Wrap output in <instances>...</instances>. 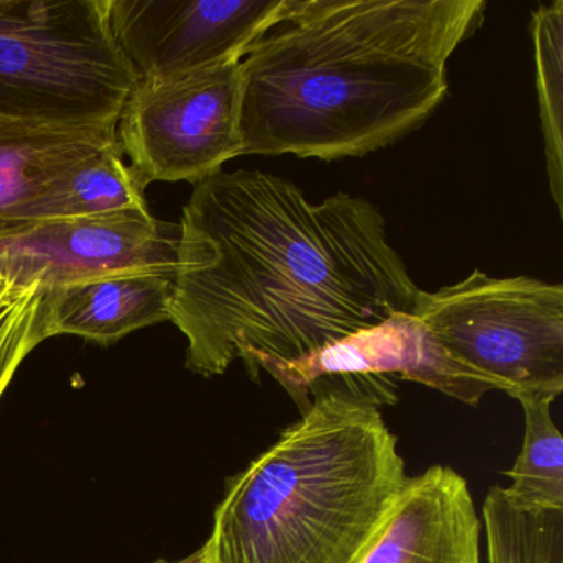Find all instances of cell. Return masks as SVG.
<instances>
[{
    "instance_id": "6da1fadb",
    "label": "cell",
    "mask_w": 563,
    "mask_h": 563,
    "mask_svg": "<svg viewBox=\"0 0 563 563\" xmlns=\"http://www.w3.org/2000/svg\"><path fill=\"white\" fill-rule=\"evenodd\" d=\"M418 292L374 203L312 202L283 177L220 170L184 207L169 321L194 374L242 361L258 382L265 365L413 312Z\"/></svg>"
},
{
    "instance_id": "9c48e42d",
    "label": "cell",
    "mask_w": 563,
    "mask_h": 563,
    "mask_svg": "<svg viewBox=\"0 0 563 563\" xmlns=\"http://www.w3.org/2000/svg\"><path fill=\"white\" fill-rule=\"evenodd\" d=\"M262 372L291 395L301 413L308 410L309 390L316 385L377 390L390 387L387 375L427 385L473 407L487 391H504L499 382L448 354L413 312H395L380 324L332 342L314 354L268 364Z\"/></svg>"
},
{
    "instance_id": "8fae6325",
    "label": "cell",
    "mask_w": 563,
    "mask_h": 563,
    "mask_svg": "<svg viewBox=\"0 0 563 563\" xmlns=\"http://www.w3.org/2000/svg\"><path fill=\"white\" fill-rule=\"evenodd\" d=\"M173 289V276L130 273L41 291L45 334L114 344L131 332L169 321Z\"/></svg>"
},
{
    "instance_id": "ac0fdd59",
    "label": "cell",
    "mask_w": 563,
    "mask_h": 563,
    "mask_svg": "<svg viewBox=\"0 0 563 563\" xmlns=\"http://www.w3.org/2000/svg\"><path fill=\"white\" fill-rule=\"evenodd\" d=\"M156 563H207L206 553H203L202 547L196 552L190 553L186 559L176 560V562H169V560H157Z\"/></svg>"
},
{
    "instance_id": "e0dca14e",
    "label": "cell",
    "mask_w": 563,
    "mask_h": 563,
    "mask_svg": "<svg viewBox=\"0 0 563 563\" xmlns=\"http://www.w3.org/2000/svg\"><path fill=\"white\" fill-rule=\"evenodd\" d=\"M47 341L38 286L12 288L0 298V400L22 362Z\"/></svg>"
},
{
    "instance_id": "5b68a950",
    "label": "cell",
    "mask_w": 563,
    "mask_h": 563,
    "mask_svg": "<svg viewBox=\"0 0 563 563\" xmlns=\"http://www.w3.org/2000/svg\"><path fill=\"white\" fill-rule=\"evenodd\" d=\"M413 314L441 347L499 382L510 397L563 391V286L530 276L471 273L438 291L420 289Z\"/></svg>"
},
{
    "instance_id": "8992f818",
    "label": "cell",
    "mask_w": 563,
    "mask_h": 563,
    "mask_svg": "<svg viewBox=\"0 0 563 563\" xmlns=\"http://www.w3.org/2000/svg\"><path fill=\"white\" fill-rule=\"evenodd\" d=\"M242 68L199 71L164 84H141L118 123L121 151L144 187L196 184L243 156Z\"/></svg>"
},
{
    "instance_id": "d6986e66",
    "label": "cell",
    "mask_w": 563,
    "mask_h": 563,
    "mask_svg": "<svg viewBox=\"0 0 563 563\" xmlns=\"http://www.w3.org/2000/svg\"><path fill=\"white\" fill-rule=\"evenodd\" d=\"M12 288H14V286L9 285V283L0 276V298H4Z\"/></svg>"
},
{
    "instance_id": "2e32d148",
    "label": "cell",
    "mask_w": 563,
    "mask_h": 563,
    "mask_svg": "<svg viewBox=\"0 0 563 563\" xmlns=\"http://www.w3.org/2000/svg\"><path fill=\"white\" fill-rule=\"evenodd\" d=\"M483 520L487 563H563V509H520L493 486Z\"/></svg>"
},
{
    "instance_id": "52a82bcc",
    "label": "cell",
    "mask_w": 563,
    "mask_h": 563,
    "mask_svg": "<svg viewBox=\"0 0 563 563\" xmlns=\"http://www.w3.org/2000/svg\"><path fill=\"white\" fill-rule=\"evenodd\" d=\"M296 0H108V21L141 84L239 64Z\"/></svg>"
},
{
    "instance_id": "5bb4252c",
    "label": "cell",
    "mask_w": 563,
    "mask_h": 563,
    "mask_svg": "<svg viewBox=\"0 0 563 563\" xmlns=\"http://www.w3.org/2000/svg\"><path fill=\"white\" fill-rule=\"evenodd\" d=\"M526 418L522 450L507 476V500L526 510L563 509V438L545 395H517Z\"/></svg>"
},
{
    "instance_id": "9a60e30c",
    "label": "cell",
    "mask_w": 563,
    "mask_h": 563,
    "mask_svg": "<svg viewBox=\"0 0 563 563\" xmlns=\"http://www.w3.org/2000/svg\"><path fill=\"white\" fill-rule=\"evenodd\" d=\"M530 35L536 58V87L545 143L550 192L563 212V2L532 12Z\"/></svg>"
},
{
    "instance_id": "30bf717a",
    "label": "cell",
    "mask_w": 563,
    "mask_h": 563,
    "mask_svg": "<svg viewBox=\"0 0 563 563\" xmlns=\"http://www.w3.org/2000/svg\"><path fill=\"white\" fill-rule=\"evenodd\" d=\"M481 520L466 479L448 466L408 476L358 563H481Z\"/></svg>"
},
{
    "instance_id": "7c38bea8",
    "label": "cell",
    "mask_w": 563,
    "mask_h": 563,
    "mask_svg": "<svg viewBox=\"0 0 563 563\" xmlns=\"http://www.w3.org/2000/svg\"><path fill=\"white\" fill-rule=\"evenodd\" d=\"M120 143L118 126H52L0 120V239L52 184Z\"/></svg>"
},
{
    "instance_id": "3957f363",
    "label": "cell",
    "mask_w": 563,
    "mask_h": 563,
    "mask_svg": "<svg viewBox=\"0 0 563 563\" xmlns=\"http://www.w3.org/2000/svg\"><path fill=\"white\" fill-rule=\"evenodd\" d=\"M227 484L207 563H358L407 484L378 401L335 385Z\"/></svg>"
},
{
    "instance_id": "ba28073f",
    "label": "cell",
    "mask_w": 563,
    "mask_h": 563,
    "mask_svg": "<svg viewBox=\"0 0 563 563\" xmlns=\"http://www.w3.org/2000/svg\"><path fill=\"white\" fill-rule=\"evenodd\" d=\"M179 227L150 209L41 222L0 239V276L14 288L41 291L104 276L176 273Z\"/></svg>"
},
{
    "instance_id": "4fadbf2b",
    "label": "cell",
    "mask_w": 563,
    "mask_h": 563,
    "mask_svg": "<svg viewBox=\"0 0 563 563\" xmlns=\"http://www.w3.org/2000/svg\"><path fill=\"white\" fill-rule=\"evenodd\" d=\"M123 156L118 143L78 164L24 210L12 235L41 222L147 209L146 187Z\"/></svg>"
},
{
    "instance_id": "7a4b0ae2",
    "label": "cell",
    "mask_w": 563,
    "mask_h": 563,
    "mask_svg": "<svg viewBox=\"0 0 563 563\" xmlns=\"http://www.w3.org/2000/svg\"><path fill=\"white\" fill-rule=\"evenodd\" d=\"M484 0H296L240 62L243 156L339 161L391 146L448 93Z\"/></svg>"
},
{
    "instance_id": "277c9868",
    "label": "cell",
    "mask_w": 563,
    "mask_h": 563,
    "mask_svg": "<svg viewBox=\"0 0 563 563\" xmlns=\"http://www.w3.org/2000/svg\"><path fill=\"white\" fill-rule=\"evenodd\" d=\"M136 85L108 0H0V120L118 126Z\"/></svg>"
}]
</instances>
